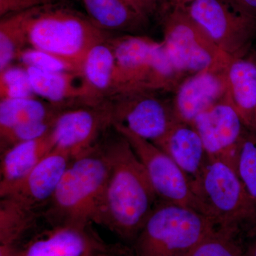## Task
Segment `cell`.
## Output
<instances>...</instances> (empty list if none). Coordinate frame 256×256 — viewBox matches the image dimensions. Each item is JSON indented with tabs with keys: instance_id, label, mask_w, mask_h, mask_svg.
<instances>
[{
	"instance_id": "6da1fadb",
	"label": "cell",
	"mask_w": 256,
	"mask_h": 256,
	"mask_svg": "<svg viewBox=\"0 0 256 256\" xmlns=\"http://www.w3.org/2000/svg\"><path fill=\"white\" fill-rule=\"evenodd\" d=\"M118 134L102 146L110 170L96 224L124 240L134 242L158 198L134 150Z\"/></svg>"
},
{
	"instance_id": "7a4b0ae2",
	"label": "cell",
	"mask_w": 256,
	"mask_h": 256,
	"mask_svg": "<svg viewBox=\"0 0 256 256\" xmlns=\"http://www.w3.org/2000/svg\"><path fill=\"white\" fill-rule=\"evenodd\" d=\"M110 170L102 146L72 160L44 212L50 225L97 224Z\"/></svg>"
},
{
	"instance_id": "3957f363",
	"label": "cell",
	"mask_w": 256,
	"mask_h": 256,
	"mask_svg": "<svg viewBox=\"0 0 256 256\" xmlns=\"http://www.w3.org/2000/svg\"><path fill=\"white\" fill-rule=\"evenodd\" d=\"M218 228L213 220L191 207L158 204L134 240V256H186Z\"/></svg>"
},
{
	"instance_id": "277c9868",
	"label": "cell",
	"mask_w": 256,
	"mask_h": 256,
	"mask_svg": "<svg viewBox=\"0 0 256 256\" xmlns=\"http://www.w3.org/2000/svg\"><path fill=\"white\" fill-rule=\"evenodd\" d=\"M28 44L82 67L92 47L108 40L88 16L56 4L37 8L28 24Z\"/></svg>"
},
{
	"instance_id": "5b68a950",
	"label": "cell",
	"mask_w": 256,
	"mask_h": 256,
	"mask_svg": "<svg viewBox=\"0 0 256 256\" xmlns=\"http://www.w3.org/2000/svg\"><path fill=\"white\" fill-rule=\"evenodd\" d=\"M192 188L202 213L218 228L238 232L242 225L256 224V207L226 162L208 158Z\"/></svg>"
},
{
	"instance_id": "8992f818",
	"label": "cell",
	"mask_w": 256,
	"mask_h": 256,
	"mask_svg": "<svg viewBox=\"0 0 256 256\" xmlns=\"http://www.w3.org/2000/svg\"><path fill=\"white\" fill-rule=\"evenodd\" d=\"M163 44L166 53L184 76L226 62L223 52L183 8L169 10L164 21Z\"/></svg>"
},
{
	"instance_id": "52a82bcc",
	"label": "cell",
	"mask_w": 256,
	"mask_h": 256,
	"mask_svg": "<svg viewBox=\"0 0 256 256\" xmlns=\"http://www.w3.org/2000/svg\"><path fill=\"white\" fill-rule=\"evenodd\" d=\"M156 90L131 88L114 94L106 102L114 124H120L140 138L158 142L178 121L172 101Z\"/></svg>"
},
{
	"instance_id": "ba28073f",
	"label": "cell",
	"mask_w": 256,
	"mask_h": 256,
	"mask_svg": "<svg viewBox=\"0 0 256 256\" xmlns=\"http://www.w3.org/2000/svg\"><path fill=\"white\" fill-rule=\"evenodd\" d=\"M185 10L227 54L237 57L248 52L256 34V18L232 0H193Z\"/></svg>"
},
{
	"instance_id": "9c48e42d",
	"label": "cell",
	"mask_w": 256,
	"mask_h": 256,
	"mask_svg": "<svg viewBox=\"0 0 256 256\" xmlns=\"http://www.w3.org/2000/svg\"><path fill=\"white\" fill-rule=\"evenodd\" d=\"M116 132L130 143L144 166L158 198L162 202L191 207L201 212L191 182L174 160L159 146L140 138L120 124Z\"/></svg>"
},
{
	"instance_id": "30bf717a",
	"label": "cell",
	"mask_w": 256,
	"mask_h": 256,
	"mask_svg": "<svg viewBox=\"0 0 256 256\" xmlns=\"http://www.w3.org/2000/svg\"><path fill=\"white\" fill-rule=\"evenodd\" d=\"M92 225L56 224L3 256H116L124 248L106 244Z\"/></svg>"
},
{
	"instance_id": "8fae6325",
	"label": "cell",
	"mask_w": 256,
	"mask_h": 256,
	"mask_svg": "<svg viewBox=\"0 0 256 256\" xmlns=\"http://www.w3.org/2000/svg\"><path fill=\"white\" fill-rule=\"evenodd\" d=\"M108 126H112V119L106 102L64 109L57 114L50 130L54 150L72 160L78 158L97 146L98 138Z\"/></svg>"
},
{
	"instance_id": "7c38bea8",
	"label": "cell",
	"mask_w": 256,
	"mask_h": 256,
	"mask_svg": "<svg viewBox=\"0 0 256 256\" xmlns=\"http://www.w3.org/2000/svg\"><path fill=\"white\" fill-rule=\"evenodd\" d=\"M72 160L65 153L53 150L26 178L2 196L1 201L36 220L48 206Z\"/></svg>"
},
{
	"instance_id": "4fadbf2b",
	"label": "cell",
	"mask_w": 256,
	"mask_h": 256,
	"mask_svg": "<svg viewBox=\"0 0 256 256\" xmlns=\"http://www.w3.org/2000/svg\"><path fill=\"white\" fill-rule=\"evenodd\" d=\"M232 58L180 82L172 100L178 120L192 124L200 114L228 97V67Z\"/></svg>"
},
{
	"instance_id": "5bb4252c",
	"label": "cell",
	"mask_w": 256,
	"mask_h": 256,
	"mask_svg": "<svg viewBox=\"0 0 256 256\" xmlns=\"http://www.w3.org/2000/svg\"><path fill=\"white\" fill-rule=\"evenodd\" d=\"M210 158L234 168L236 156L246 128L228 97L198 116L193 122Z\"/></svg>"
},
{
	"instance_id": "9a60e30c",
	"label": "cell",
	"mask_w": 256,
	"mask_h": 256,
	"mask_svg": "<svg viewBox=\"0 0 256 256\" xmlns=\"http://www.w3.org/2000/svg\"><path fill=\"white\" fill-rule=\"evenodd\" d=\"M120 78V92L131 88L146 89L156 48L160 42L149 37L124 35L108 38Z\"/></svg>"
},
{
	"instance_id": "2e32d148",
	"label": "cell",
	"mask_w": 256,
	"mask_h": 256,
	"mask_svg": "<svg viewBox=\"0 0 256 256\" xmlns=\"http://www.w3.org/2000/svg\"><path fill=\"white\" fill-rule=\"evenodd\" d=\"M154 144L174 160L192 186L208 159L202 138L193 124L176 121L164 137Z\"/></svg>"
},
{
	"instance_id": "e0dca14e",
	"label": "cell",
	"mask_w": 256,
	"mask_h": 256,
	"mask_svg": "<svg viewBox=\"0 0 256 256\" xmlns=\"http://www.w3.org/2000/svg\"><path fill=\"white\" fill-rule=\"evenodd\" d=\"M35 96L62 109L76 107L74 102L97 106L92 102L82 74L48 72L26 67Z\"/></svg>"
},
{
	"instance_id": "ac0fdd59",
	"label": "cell",
	"mask_w": 256,
	"mask_h": 256,
	"mask_svg": "<svg viewBox=\"0 0 256 256\" xmlns=\"http://www.w3.org/2000/svg\"><path fill=\"white\" fill-rule=\"evenodd\" d=\"M92 102L101 105L106 96L120 92V78L108 38L95 45L82 62L80 72Z\"/></svg>"
},
{
	"instance_id": "d6986e66",
	"label": "cell",
	"mask_w": 256,
	"mask_h": 256,
	"mask_svg": "<svg viewBox=\"0 0 256 256\" xmlns=\"http://www.w3.org/2000/svg\"><path fill=\"white\" fill-rule=\"evenodd\" d=\"M229 100L244 126L256 133V57H232L228 67Z\"/></svg>"
},
{
	"instance_id": "ffe728a7",
	"label": "cell",
	"mask_w": 256,
	"mask_h": 256,
	"mask_svg": "<svg viewBox=\"0 0 256 256\" xmlns=\"http://www.w3.org/2000/svg\"><path fill=\"white\" fill-rule=\"evenodd\" d=\"M53 150L50 132L44 137L18 143L3 150L0 166V196H4L26 178Z\"/></svg>"
},
{
	"instance_id": "44dd1931",
	"label": "cell",
	"mask_w": 256,
	"mask_h": 256,
	"mask_svg": "<svg viewBox=\"0 0 256 256\" xmlns=\"http://www.w3.org/2000/svg\"><path fill=\"white\" fill-rule=\"evenodd\" d=\"M87 16L104 31H132L146 23L148 16L132 0H82Z\"/></svg>"
},
{
	"instance_id": "7402d4cb",
	"label": "cell",
	"mask_w": 256,
	"mask_h": 256,
	"mask_svg": "<svg viewBox=\"0 0 256 256\" xmlns=\"http://www.w3.org/2000/svg\"><path fill=\"white\" fill-rule=\"evenodd\" d=\"M64 109L36 97L0 100V131L28 122L54 119Z\"/></svg>"
},
{
	"instance_id": "603a6c76",
	"label": "cell",
	"mask_w": 256,
	"mask_h": 256,
	"mask_svg": "<svg viewBox=\"0 0 256 256\" xmlns=\"http://www.w3.org/2000/svg\"><path fill=\"white\" fill-rule=\"evenodd\" d=\"M37 9V8H36ZM34 10L1 18L0 21V70L12 65L28 46V24Z\"/></svg>"
},
{
	"instance_id": "cb8c5ba5",
	"label": "cell",
	"mask_w": 256,
	"mask_h": 256,
	"mask_svg": "<svg viewBox=\"0 0 256 256\" xmlns=\"http://www.w3.org/2000/svg\"><path fill=\"white\" fill-rule=\"evenodd\" d=\"M234 168L256 207V133L247 128L236 156Z\"/></svg>"
},
{
	"instance_id": "d4e9b609",
	"label": "cell",
	"mask_w": 256,
	"mask_h": 256,
	"mask_svg": "<svg viewBox=\"0 0 256 256\" xmlns=\"http://www.w3.org/2000/svg\"><path fill=\"white\" fill-rule=\"evenodd\" d=\"M237 232L216 228L186 256H245L236 239Z\"/></svg>"
},
{
	"instance_id": "484cf974",
	"label": "cell",
	"mask_w": 256,
	"mask_h": 256,
	"mask_svg": "<svg viewBox=\"0 0 256 256\" xmlns=\"http://www.w3.org/2000/svg\"><path fill=\"white\" fill-rule=\"evenodd\" d=\"M18 60L24 67L48 72L80 74L82 67L44 50L28 46L18 55Z\"/></svg>"
},
{
	"instance_id": "4316f807",
	"label": "cell",
	"mask_w": 256,
	"mask_h": 256,
	"mask_svg": "<svg viewBox=\"0 0 256 256\" xmlns=\"http://www.w3.org/2000/svg\"><path fill=\"white\" fill-rule=\"evenodd\" d=\"M35 97L26 67L10 66L0 70V100Z\"/></svg>"
},
{
	"instance_id": "83f0119b",
	"label": "cell",
	"mask_w": 256,
	"mask_h": 256,
	"mask_svg": "<svg viewBox=\"0 0 256 256\" xmlns=\"http://www.w3.org/2000/svg\"><path fill=\"white\" fill-rule=\"evenodd\" d=\"M55 118L22 124L6 130L0 131L2 149L4 150L18 143L33 140L46 136L50 132Z\"/></svg>"
},
{
	"instance_id": "f1b7e54d",
	"label": "cell",
	"mask_w": 256,
	"mask_h": 256,
	"mask_svg": "<svg viewBox=\"0 0 256 256\" xmlns=\"http://www.w3.org/2000/svg\"><path fill=\"white\" fill-rule=\"evenodd\" d=\"M57 0H0V16L18 14L24 12L56 4Z\"/></svg>"
},
{
	"instance_id": "f546056e",
	"label": "cell",
	"mask_w": 256,
	"mask_h": 256,
	"mask_svg": "<svg viewBox=\"0 0 256 256\" xmlns=\"http://www.w3.org/2000/svg\"><path fill=\"white\" fill-rule=\"evenodd\" d=\"M134 4L148 16L158 8L161 0H132Z\"/></svg>"
},
{
	"instance_id": "4dcf8cb0",
	"label": "cell",
	"mask_w": 256,
	"mask_h": 256,
	"mask_svg": "<svg viewBox=\"0 0 256 256\" xmlns=\"http://www.w3.org/2000/svg\"><path fill=\"white\" fill-rule=\"evenodd\" d=\"M193 0H161L160 2H164L169 10L173 8L185 9V8Z\"/></svg>"
},
{
	"instance_id": "1f68e13d",
	"label": "cell",
	"mask_w": 256,
	"mask_h": 256,
	"mask_svg": "<svg viewBox=\"0 0 256 256\" xmlns=\"http://www.w3.org/2000/svg\"><path fill=\"white\" fill-rule=\"evenodd\" d=\"M252 240L248 246L246 250L244 252L245 256H256V230L252 232Z\"/></svg>"
},
{
	"instance_id": "d6a6232c",
	"label": "cell",
	"mask_w": 256,
	"mask_h": 256,
	"mask_svg": "<svg viewBox=\"0 0 256 256\" xmlns=\"http://www.w3.org/2000/svg\"><path fill=\"white\" fill-rule=\"evenodd\" d=\"M116 256H134L132 250H128V248L124 249V252H120L119 254Z\"/></svg>"
}]
</instances>
